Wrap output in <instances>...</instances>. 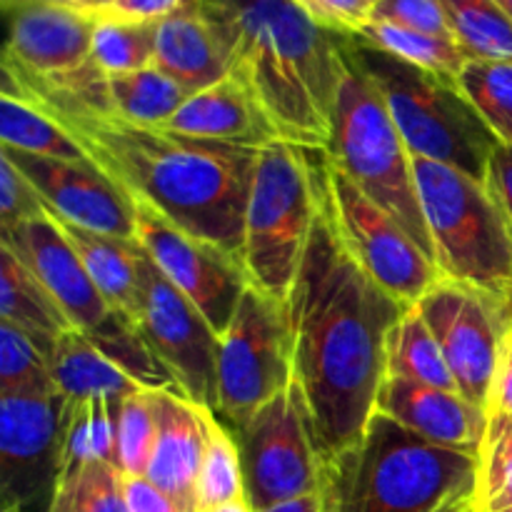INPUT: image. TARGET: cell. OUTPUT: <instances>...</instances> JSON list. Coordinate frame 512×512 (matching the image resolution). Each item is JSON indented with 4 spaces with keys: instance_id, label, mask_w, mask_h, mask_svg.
Segmentation results:
<instances>
[{
    "instance_id": "cell-1",
    "label": "cell",
    "mask_w": 512,
    "mask_h": 512,
    "mask_svg": "<svg viewBox=\"0 0 512 512\" xmlns=\"http://www.w3.org/2000/svg\"><path fill=\"white\" fill-rule=\"evenodd\" d=\"M318 168L313 233L288 300L295 383L308 403L325 460L355 445L388 380V338L413 305L380 288L335 225Z\"/></svg>"
},
{
    "instance_id": "cell-2",
    "label": "cell",
    "mask_w": 512,
    "mask_h": 512,
    "mask_svg": "<svg viewBox=\"0 0 512 512\" xmlns=\"http://www.w3.org/2000/svg\"><path fill=\"white\" fill-rule=\"evenodd\" d=\"M23 103L60 125L133 208L148 210L243 265L245 213L260 150L130 123L115 110Z\"/></svg>"
},
{
    "instance_id": "cell-3",
    "label": "cell",
    "mask_w": 512,
    "mask_h": 512,
    "mask_svg": "<svg viewBox=\"0 0 512 512\" xmlns=\"http://www.w3.org/2000/svg\"><path fill=\"white\" fill-rule=\"evenodd\" d=\"M228 75L280 140L328 150L345 73L343 35L320 28L298 0H198Z\"/></svg>"
},
{
    "instance_id": "cell-4",
    "label": "cell",
    "mask_w": 512,
    "mask_h": 512,
    "mask_svg": "<svg viewBox=\"0 0 512 512\" xmlns=\"http://www.w3.org/2000/svg\"><path fill=\"white\" fill-rule=\"evenodd\" d=\"M480 455L443 448L383 413L325 460L323 512H445L478 493Z\"/></svg>"
},
{
    "instance_id": "cell-5",
    "label": "cell",
    "mask_w": 512,
    "mask_h": 512,
    "mask_svg": "<svg viewBox=\"0 0 512 512\" xmlns=\"http://www.w3.org/2000/svg\"><path fill=\"white\" fill-rule=\"evenodd\" d=\"M438 278L473 290L512 318V230L488 183L413 158Z\"/></svg>"
},
{
    "instance_id": "cell-6",
    "label": "cell",
    "mask_w": 512,
    "mask_h": 512,
    "mask_svg": "<svg viewBox=\"0 0 512 512\" xmlns=\"http://www.w3.org/2000/svg\"><path fill=\"white\" fill-rule=\"evenodd\" d=\"M348 48L383 95L413 158L488 180L500 140L465 98L458 80L415 68L358 38H348Z\"/></svg>"
},
{
    "instance_id": "cell-7",
    "label": "cell",
    "mask_w": 512,
    "mask_h": 512,
    "mask_svg": "<svg viewBox=\"0 0 512 512\" xmlns=\"http://www.w3.org/2000/svg\"><path fill=\"white\" fill-rule=\"evenodd\" d=\"M343 58L345 73L335 108L330 158L435 263L428 223L420 208L413 155L380 90L350 53L348 35H343Z\"/></svg>"
},
{
    "instance_id": "cell-8",
    "label": "cell",
    "mask_w": 512,
    "mask_h": 512,
    "mask_svg": "<svg viewBox=\"0 0 512 512\" xmlns=\"http://www.w3.org/2000/svg\"><path fill=\"white\" fill-rule=\"evenodd\" d=\"M315 150L288 140L265 145L250 185L243 270L253 288L285 305L298 280L318 210Z\"/></svg>"
},
{
    "instance_id": "cell-9",
    "label": "cell",
    "mask_w": 512,
    "mask_h": 512,
    "mask_svg": "<svg viewBox=\"0 0 512 512\" xmlns=\"http://www.w3.org/2000/svg\"><path fill=\"white\" fill-rule=\"evenodd\" d=\"M230 433L238 445L245 503L253 512L323 490L325 458L295 380Z\"/></svg>"
},
{
    "instance_id": "cell-10",
    "label": "cell",
    "mask_w": 512,
    "mask_h": 512,
    "mask_svg": "<svg viewBox=\"0 0 512 512\" xmlns=\"http://www.w3.org/2000/svg\"><path fill=\"white\" fill-rule=\"evenodd\" d=\"M295 380L288 305L248 285L233 320L220 335L218 413L240 428Z\"/></svg>"
},
{
    "instance_id": "cell-11",
    "label": "cell",
    "mask_w": 512,
    "mask_h": 512,
    "mask_svg": "<svg viewBox=\"0 0 512 512\" xmlns=\"http://www.w3.org/2000/svg\"><path fill=\"white\" fill-rule=\"evenodd\" d=\"M320 170L335 225L350 253L393 298L405 305H418L438 280L433 260L338 168L328 150H320Z\"/></svg>"
},
{
    "instance_id": "cell-12",
    "label": "cell",
    "mask_w": 512,
    "mask_h": 512,
    "mask_svg": "<svg viewBox=\"0 0 512 512\" xmlns=\"http://www.w3.org/2000/svg\"><path fill=\"white\" fill-rule=\"evenodd\" d=\"M135 323L160 363L173 375L178 393L218 413L220 335L198 305L185 298L158 265L143 255Z\"/></svg>"
},
{
    "instance_id": "cell-13",
    "label": "cell",
    "mask_w": 512,
    "mask_h": 512,
    "mask_svg": "<svg viewBox=\"0 0 512 512\" xmlns=\"http://www.w3.org/2000/svg\"><path fill=\"white\" fill-rule=\"evenodd\" d=\"M63 415L60 393L0 398V508L50 512L63 480Z\"/></svg>"
},
{
    "instance_id": "cell-14",
    "label": "cell",
    "mask_w": 512,
    "mask_h": 512,
    "mask_svg": "<svg viewBox=\"0 0 512 512\" xmlns=\"http://www.w3.org/2000/svg\"><path fill=\"white\" fill-rule=\"evenodd\" d=\"M418 308L443 348L460 395L488 413L512 318L473 290L440 278Z\"/></svg>"
},
{
    "instance_id": "cell-15",
    "label": "cell",
    "mask_w": 512,
    "mask_h": 512,
    "mask_svg": "<svg viewBox=\"0 0 512 512\" xmlns=\"http://www.w3.org/2000/svg\"><path fill=\"white\" fill-rule=\"evenodd\" d=\"M133 210L135 228H138L135 238L150 255V260L185 298L198 305L215 333L223 335L250 285L243 265L235 263L213 245L155 218L148 210Z\"/></svg>"
},
{
    "instance_id": "cell-16",
    "label": "cell",
    "mask_w": 512,
    "mask_h": 512,
    "mask_svg": "<svg viewBox=\"0 0 512 512\" xmlns=\"http://www.w3.org/2000/svg\"><path fill=\"white\" fill-rule=\"evenodd\" d=\"M0 153L10 158V163L38 190L50 213L95 233L138 240L133 205L90 160L75 163V160L40 158L5 145Z\"/></svg>"
},
{
    "instance_id": "cell-17",
    "label": "cell",
    "mask_w": 512,
    "mask_h": 512,
    "mask_svg": "<svg viewBox=\"0 0 512 512\" xmlns=\"http://www.w3.org/2000/svg\"><path fill=\"white\" fill-rule=\"evenodd\" d=\"M0 248L10 250L45 285L80 333H93L113 315V308L50 213L18 228L0 230Z\"/></svg>"
},
{
    "instance_id": "cell-18",
    "label": "cell",
    "mask_w": 512,
    "mask_h": 512,
    "mask_svg": "<svg viewBox=\"0 0 512 512\" xmlns=\"http://www.w3.org/2000/svg\"><path fill=\"white\" fill-rule=\"evenodd\" d=\"M8 15L10 38L3 63L33 75H63L90 63L95 13L58 5H20Z\"/></svg>"
},
{
    "instance_id": "cell-19",
    "label": "cell",
    "mask_w": 512,
    "mask_h": 512,
    "mask_svg": "<svg viewBox=\"0 0 512 512\" xmlns=\"http://www.w3.org/2000/svg\"><path fill=\"white\" fill-rule=\"evenodd\" d=\"M375 413L388 415L430 443L473 455H480L488 433V413L478 405L453 390L413 380H385Z\"/></svg>"
},
{
    "instance_id": "cell-20",
    "label": "cell",
    "mask_w": 512,
    "mask_h": 512,
    "mask_svg": "<svg viewBox=\"0 0 512 512\" xmlns=\"http://www.w3.org/2000/svg\"><path fill=\"white\" fill-rule=\"evenodd\" d=\"M153 400L158 438L145 478L165 490L183 512H200L198 480L208 443V408L173 390H155Z\"/></svg>"
},
{
    "instance_id": "cell-21",
    "label": "cell",
    "mask_w": 512,
    "mask_h": 512,
    "mask_svg": "<svg viewBox=\"0 0 512 512\" xmlns=\"http://www.w3.org/2000/svg\"><path fill=\"white\" fill-rule=\"evenodd\" d=\"M163 130L250 150H263L265 145L280 140L258 105L230 75L190 95Z\"/></svg>"
},
{
    "instance_id": "cell-22",
    "label": "cell",
    "mask_w": 512,
    "mask_h": 512,
    "mask_svg": "<svg viewBox=\"0 0 512 512\" xmlns=\"http://www.w3.org/2000/svg\"><path fill=\"white\" fill-rule=\"evenodd\" d=\"M153 65L190 95L228 78V65L198 0L158 20Z\"/></svg>"
},
{
    "instance_id": "cell-23",
    "label": "cell",
    "mask_w": 512,
    "mask_h": 512,
    "mask_svg": "<svg viewBox=\"0 0 512 512\" xmlns=\"http://www.w3.org/2000/svg\"><path fill=\"white\" fill-rule=\"evenodd\" d=\"M50 213V210H48ZM60 233L68 238L85 270L98 285L108 305L118 313L135 320L140 293V270H143V245L138 240L115 238V235L95 233V230L75 225L60 215L50 213Z\"/></svg>"
},
{
    "instance_id": "cell-24",
    "label": "cell",
    "mask_w": 512,
    "mask_h": 512,
    "mask_svg": "<svg viewBox=\"0 0 512 512\" xmlns=\"http://www.w3.org/2000/svg\"><path fill=\"white\" fill-rule=\"evenodd\" d=\"M0 320L30 335L48 360L55 343L68 330H75L58 300L5 248H0Z\"/></svg>"
},
{
    "instance_id": "cell-25",
    "label": "cell",
    "mask_w": 512,
    "mask_h": 512,
    "mask_svg": "<svg viewBox=\"0 0 512 512\" xmlns=\"http://www.w3.org/2000/svg\"><path fill=\"white\" fill-rule=\"evenodd\" d=\"M50 373L55 390L65 400L88 398H130V395L148 390L135 383L128 373L118 368L113 360L105 358L98 348L80 330H68L55 343L50 355Z\"/></svg>"
},
{
    "instance_id": "cell-26",
    "label": "cell",
    "mask_w": 512,
    "mask_h": 512,
    "mask_svg": "<svg viewBox=\"0 0 512 512\" xmlns=\"http://www.w3.org/2000/svg\"><path fill=\"white\" fill-rule=\"evenodd\" d=\"M123 398L65 400L63 473L88 460L118 468V418Z\"/></svg>"
},
{
    "instance_id": "cell-27",
    "label": "cell",
    "mask_w": 512,
    "mask_h": 512,
    "mask_svg": "<svg viewBox=\"0 0 512 512\" xmlns=\"http://www.w3.org/2000/svg\"><path fill=\"white\" fill-rule=\"evenodd\" d=\"M388 378L413 380V383L433 385V388L453 390L460 393L455 385L453 373L448 368L443 348L435 340L428 320L423 318L418 305L408 310L395 325L388 338Z\"/></svg>"
},
{
    "instance_id": "cell-28",
    "label": "cell",
    "mask_w": 512,
    "mask_h": 512,
    "mask_svg": "<svg viewBox=\"0 0 512 512\" xmlns=\"http://www.w3.org/2000/svg\"><path fill=\"white\" fill-rule=\"evenodd\" d=\"M110 100L120 118L150 128H163L190 98L183 85L158 70L155 65L133 73L108 75Z\"/></svg>"
},
{
    "instance_id": "cell-29",
    "label": "cell",
    "mask_w": 512,
    "mask_h": 512,
    "mask_svg": "<svg viewBox=\"0 0 512 512\" xmlns=\"http://www.w3.org/2000/svg\"><path fill=\"white\" fill-rule=\"evenodd\" d=\"M85 335H88L90 343L105 358L113 360L138 385H143L148 390H173V393H178V385H175L173 375L160 363V358L153 353L150 343L145 340L143 330L138 328V323L133 318L113 310V315L100 328Z\"/></svg>"
},
{
    "instance_id": "cell-30",
    "label": "cell",
    "mask_w": 512,
    "mask_h": 512,
    "mask_svg": "<svg viewBox=\"0 0 512 512\" xmlns=\"http://www.w3.org/2000/svg\"><path fill=\"white\" fill-rule=\"evenodd\" d=\"M355 38L405 60L415 68L430 70V73L453 80H458L465 63L470 60L468 53L455 40L435 38V35L420 33V30L400 28V25L380 23V20H370Z\"/></svg>"
},
{
    "instance_id": "cell-31",
    "label": "cell",
    "mask_w": 512,
    "mask_h": 512,
    "mask_svg": "<svg viewBox=\"0 0 512 512\" xmlns=\"http://www.w3.org/2000/svg\"><path fill=\"white\" fill-rule=\"evenodd\" d=\"M0 145L20 153L85 163V153L60 125L33 105L0 93Z\"/></svg>"
},
{
    "instance_id": "cell-32",
    "label": "cell",
    "mask_w": 512,
    "mask_h": 512,
    "mask_svg": "<svg viewBox=\"0 0 512 512\" xmlns=\"http://www.w3.org/2000/svg\"><path fill=\"white\" fill-rule=\"evenodd\" d=\"M443 8L468 58L512 60V20L495 0H443Z\"/></svg>"
},
{
    "instance_id": "cell-33",
    "label": "cell",
    "mask_w": 512,
    "mask_h": 512,
    "mask_svg": "<svg viewBox=\"0 0 512 512\" xmlns=\"http://www.w3.org/2000/svg\"><path fill=\"white\" fill-rule=\"evenodd\" d=\"M155 25L148 20L98 15L90 58L105 75L150 68L155 58Z\"/></svg>"
},
{
    "instance_id": "cell-34",
    "label": "cell",
    "mask_w": 512,
    "mask_h": 512,
    "mask_svg": "<svg viewBox=\"0 0 512 512\" xmlns=\"http://www.w3.org/2000/svg\"><path fill=\"white\" fill-rule=\"evenodd\" d=\"M458 85L500 143L512 145V60L470 58Z\"/></svg>"
},
{
    "instance_id": "cell-35",
    "label": "cell",
    "mask_w": 512,
    "mask_h": 512,
    "mask_svg": "<svg viewBox=\"0 0 512 512\" xmlns=\"http://www.w3.org/2000/svg\"><path fill=\"white\" fill-rule=\"evenodd\" d=\"M238 500H245L238 445L218 415L208 410V443L198 480L200 512H213Z\"/></svg>"
},
{
    "instance_id": "cell-36",
    "label": "cell",
    "mask_w": 512,
    "mask_h": 512,
    "mask_svg": "<svg viewBox=\"0 0 512 512\" xmlns=\"http://www.w3.org/2000/svg\"><path fill=\"white\" fill-rule=\"evenodd\" d=\"M50 512H128L123 473L105 460H88L63 473Z\"/></svg>"
},
{
    "instance_id": "cell-37",
    "label": "cell",
    "mask_w": 512,
    "mask_h": 512,
    "mask_svg": "<svg viewBox=\"0 0 512 512\" xmlns=\"http://www.w3.org/2000/svg\"><path fill=\"white\" fill-rule=\"evenodd\" d=\"M25 393H58L50 360L30 335L0 320V398Z\"/></svg>"
},
{
    "instance_id": "cell-38",
    "label": "cell",
    "mask_w": 512,
    "mask_h": 512,
    "mask_svg": "<svg viewBox=\"0 0 512 512\" xmlns=\"http://www.w3.org/2000/svg\"><path fill=\"white\" fill-rule=\"evenodd\" d=\"M475 505L478 512H512V420L505 415H488Z\"/></svg>"
},
{
    "instance_id": "cell-39",
    "label": "cell",
    "mask_w": 512,
    "mask_h": 512,
    "mask_svg": "<svg viewBox=\"0 0 512 512\" xmlns=\"http://www.w3.org/2000/svg\"><path fill=\"white\" fill-rule=\"evenodd\" d=\"M155 390L125 398L118 418V470L123 475L145 478L150 458H153L155 438H158V418H155Z\"/></svg>"
},
{
    "instance_id": "cell-40",
    "label": "cell",
    "mask_w": 512,
    "mask_h": 512,
    "mask_svg": "<svg viewBox=\"0 0 512 512\" xmlns=\"http://www.w3.org/2000/svg\"><path fill=\"white\" fill-rule=\"evenodd\" d=\"M45 215H48V208L40 200L38 190L10 163V158L0 153V230L18 228Z\"/></svg>"
},
{
    "instance_id": "cell-41",
    "label": "cell",
    "mask_w": 512,
    "mask_h": 512,
    "mask_svg": "<svg viewBox=\"0 0 512 512\" xmlns=\"http://www.w3.org/2000/svg\"><path fill=\"white\" fill-rule=\"evenodd\" d=\"M370 20L420 30V33L435 35V38L455 40L443 0H380L370 13Z\"/></svg>"
},
{
    "instance_id": "cell-42",
    "label": "cell",
    "mask_w": 512,
    "mask_h": 512,
    "mask_svg": "<svg viewBox=\"0 0 512 512\" xmlns=\"http://www.w3.org/2000/svg\"><path fill=\"white\" fill-rule=\"evenodd\" d=\"M300 8L335 35L355 38L370 23V5L365 0H298Z\"/></svg>"
},
{
    "instance_id": "cell-43",
    "label": "cell",
    "mask_w": 512,
    "mask_h": 512,
    "mask_svg": "<svg viewBox=\"0 0 512 512\" xmlns=\"http://www.w3.org/2000/svg\"><path fill=\"white\" fill-rule=\"evenodd\" d=\"M123 493L128 512H183L165 490L148 478L123 475Z\"/></svg>"
},
{
    "instance_id": "cell-44",
    "label": "cell",
    "mask_w": 512,
    "mask_h": 512,
    "mask_svg": "<svg viewBox=\"0 0 512 512\" xmlns=\"http://www.w3.org/2000/svg\"><path fill=\"white\" fill-rule=\"evenodd\" d=\"M488 188L493 190V195L498 198L500 208H503L505 218L512 230V145L500 143L495 148L493 158H490L488 168Z\"/></svg>"
},
{
    "instance_id": "cell-45",
    "label": "cell",
    "mask_w": 512,
    "mask_h": 512,
    "mask_svg": "<svg viewBox=\"0 0 512 512\" xmlns=\"http://www.w3.org/2000/svg\"><path fill=\"white\" fill-rule=\"evenodd\" d=\"M185 3H190V0H113V3L103 10V13L118 15V18L158 23V20H163L165 15H170V13H175L178 8H183Z\"/></svg>"
},
{
    "instance_id": "cell-46",
    "label": "cell",
    "mask_w": 512,
    "mask_h": 512,
    "mask_svg": "<svg viewBox=\"0 0 512 512\" xmlns=\"http://www.w3.org/2000/svg\"><path fill=\"white\" fill-rule=\"evenodd\" d=\"M505 415L512 420V338L505 345L503 360H500L498 378H495L493 395H490V408L488 415Z\"/></svg>"
},
{
    "instance_id": "cell-47",
    "label": "cell",
    "mask_w": 512,
    "mask_h": 512,
    "mask_svg": "<svg viewBox=\"0 0 512 512\" xmlns=\"http://www.w3.org/2000/svg\"><path fill=\"white\" fill-rule=\"evenodd\" d=\"M260 512H323V495L313 493V495H303V498H293L285 500V503L273 505L268 510Z\"/></svg>"
},
{
    "instance_id": "cell-48",
    "label": "cell",
    "mask_w": 512,
    "mask_h": 512,
    "mask_svg": "<svg viewBox=\"0 0 512 512\" xmlns=\"http://www.w3.org/2000/svg\"><path fill=\"white\" fill-rule=\"evenodd\" d=\"M5 10L20 8V5H58V8H75L93 13V0H3Z\"/></svg>"
},
{
    "instance_id": "cell-49",
    "label": "cell",
    "mask_w": 512,
    "mask_h": 512,
    "mask_svg": "<svg viewBox=\"0 0 512 512\" xmlns=\"http://www.w3.org/2000/svg\"><path fill=\"white\" fill-rule=\"evenodd\" d=\"M213 512H253V510H250V505L245 503V500H238V503L223 505V508H218V510H213Z\"/></svg>"
},
{
    "instance_id": "cell-50",
    "label": "cell",
    "mask_w": 512,
    "mask_h": 512,
    "mask_svg": "<svg viewBox=\"0 0 512 512\" xmlns=\"http://www.w3.org/2000/svg\"><path fill=\"white\" fill-rule=\"evenodd\" d=\"M445 512H478V505H475V498H470V500H463V503L453 505V508H448Z\"/></svg>"
},
{
    "instance_id": "cell-51",
    "label": "cell",
    "mask_w": 512,
    "mask_h": 512,
    "mask_svg": "<svg viewBox=\"0 0 512 512\" xmlns=\"http://www.w3.org/2000/svg\"><path fill=\"white\" fill-rule=\"evenodd\" d=\"M110 3H113V0H93V13L100 15Z\"/></svg>"
},
{
    "instance_id": "cell-52",
    "label": "cell",
    "mask_w": 512,
    "mask_h": 512,
    "mask_svg": "<svg viewBox=\"0 0 512 512\" xmlns=\"http://www.w3.org/2000/svg\"><path fill=\"white\" fill-rule=\"evenodd\" d=\"M495 3H498L500 10L512 20V0H495Z\"/></svg>"
},
{
    "instance_id": "cell-53",
    "label": "cell",
    "mask_w": 512,
    "mask_h": 512,
    "mask_svg": "<svg viewBox=\"0 0 512 512\" xmlns=\"http://www.w3.org/2000/svg\"><path fill=\"white\" fill-rule=\"evenodd\" d=\"M365 3H368V5H370V10H373V8H375V5H378V3H380V0H365Z\"/></svg>"
}]
</instances>
